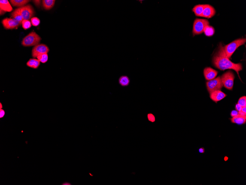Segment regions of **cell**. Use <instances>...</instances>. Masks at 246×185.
Instances as JSON below:
<instances>
[{
    "instance_id": "6da1fadb",
    "label": "cell",
    "mask_w": 246,
    "mask_h": 185,
    "mask_svg": "<svg viewBox=\"0 0 246 185\" xmlns=\"http://www.w3.org/2000/svg\"><path fill=\"white\" fill-rule=\"evenodd\" d=\"M213 62L214 66L221 70L227 69L234 70L239 76V72L242 70V66L241 63L235 64L229 60L225 53L224 47L221 44L219 46L218 52L214 55Z\"/></svg>"
},
{
    "instance_id": "7a4b0ae2",
    "label": "cell",
    "mask_w": 246,
    "mask_h": 185,
    "mask_svg": "<svg viewBox=\"0 0 246 185\" xmlns=\"http://www.w3.org/2000/svg\"><path fill=\"white\" fill-rule=\"evenodd\" d=\"M246 38H240L235 40L229 44L227 45L224 47L225 53L226 56L229 59L234 52L239 46L244 44L246 43Z\"/></svg>"
},
{
    "instance_id": "3957f363",
    "label": "cell",
    "mask_w": 246,
    "mask_h": 185,
    "mask_svg": "<svg viewBox=\"0 0 246 185\" xmlns=\"http://www.w3.org/2000/svg\"><path fill=\"white\" fill-rule=\"evenodd\" d=\"M41 40V37L38 34L32 32L23 38L22 44L25 47L35 46L39 44Z\"/></svg>"
},
{
    "instance_id": "277c9868",
    "label": "cell",
    "mask_w": 246,
    "mask_h": 185,
    "mask_svg": "<svg viewBox=\"0 0 246 185\" xmlns=\"http://www.w3.org/2000/svg\"><path fill=\"white\" fill-rule=\"evenodd\" d=\"M17 12L23 17L24 20H30L35 15L34 9L30 4L16 9Z\"/></svg>"
},
{
    "instance_id": "5b68a950",
    "label": "cell",
    "mask_w": 246,
    "mask_h": 185,
    "mask_svg": "<svg viewBox=\"0 0 246 185\" xmlns=\"http://www.w3.org/2000/svg\"><path fill=\"white\" fill-rule=\"evenodd\" d=\"M209 23L206 19H196L194 22L193 33V36L195 35H199L203 32L205 28L209 25Z\"/></svg>"
},
{
    "instance_id": "8992f818",
    "label": "cell",
    "mask_w": 246,
    "mask_h": 185,
    "mask_svg": "<svg viewBox=\"0 0 246 185\" xmlns=\"http://www.w3.org/2000/svg\"><path fill=\"white\" fill-rule=\"evenodd\" d=\"M223 86L228 90L233 89L234 75L230 71H228L223 75L221 77Z\"/></svg>"
},
{
    "instance_id": "52a82bcc",
    "label": "cell",
    "mask_w": 246,
    "mask_h": 185,
    "mask_svg": "<svg viewBox=\"0 0 246 185\" xmlns=\"http://www.w3.org/2000/svg\"><path fill=\"white\" fill-rule=\"evenodd\" d=\"M223 86L221 78L220 77L209 81L206 83L207 89L210 94L214 91L220 90Z\"/></svg>"
},
{
    "instance_id": "ba28073f",
    "label": "cell",
    "mask_w": 246,
    "mask_h": 185,
    "mask_svg": "<svg viewBox=\"0 0 246 185\" xmlns=\"http://www.w3.org/2000/svg\"><path fill=\"white\" fill-rule=\"evenodd\" d=\"M50 51L49 47L46 45L38 44L34 46L32 50V56L34 58H37L40 55L47 54Z\"/></svg>"
},
{
    "instance_id": "9c48e42d",
    "label": "cell",
    "mask_w": 246,
    "mask_h": 185,
    "mask_svg": "<svg viewBox=\"0 0 246 185\" xmlns=\"http://www.w3.org/2000/svg\"><path fill=\"white\" fill-rule=\"evenodd\" d=\"M4 29H17L22 24L14 19L6 18L3 19L1 22Z\"/></svg>"
},
{
    "instance_id": "30bf717a",
    "label": "cell",
    "mask_w": 246,
    "mask_h": 185,
    "mask_svg": "<svg viewBox=\"0 0 246 185\" xmlns=\"http://www.w3.org/2000/svg\"><path fill=\"white\" fill-rule=\"evenodd\" d=\"M227 95L221 90H216L210 93V98L215 102L221 100L226 97Z\"/></svg>"
},
{
    "instance_id": "8fae6325",
    "label": "cell",
    "mask_w": 246,
    "mask_h": 185,
    "mask_svg": "<svg viewBox=\"0 0 246 185\" xmlns=\"http://www.w3.org/2000/svg\"><path fill=\"white\" fill-rule=\"evenodd\" d=\"M217 74V71L211 68H206L204 70V75L206 80L208 81L215 78Z\"/></svg>"
},
{
    "instance_id": "7c38bea8",
    "label": "cell",
    "mask_w": 246,
    "mask_h": 185,
    "mask_svg": "<svg viewBox=\"0 0 246 185\" xmlns=\"http://www.w3.org/2000/svg\"><path fill=\"white\" fill-rule=\"evenodd\" d=\"M215 13V10L214 7L209 4H205L202 17L210 18L213 17Z\"/></svg>"
},
{
    "instance_id": "4fadbf2b",
    "label": "cell",
    "mask_w": 246,
    "mask_h": 185,
    "mask_svg": "<svg viewBox=\"0 0 246 185\" xmlns=\"http://www.w3.org/2000/svg\"><path fill=\"white\" fill-rule=\"evenodd\" d=\"M232 123L237 124L239 125L244 124L246 122V116L238 114L234 117L231 119Z\"/></svg>"
},
{
    "instance_id": "5bb4252c",
    "label": "cell",
    "mask_w": 246,
    "mask_h": 185,
    "mask_svg": "<svg viewBox=\"0 0 246 185\" xmlns=\"http://www.w3.org/2000/svg\"><path fill=\"white\" fill-rule=\"evenodd\" d=\"M0 9L6 12H10L13 10L11 5L7 0H1L0 1Z\"/></svg>"
},
{
    "instance_id": "9a60e30c",
    "label": "cell",
    "mask_w": 246,
    "mask_h": 185,
    "mask_svg": "<svg viewBox=\"0 0 246 185\" xmlns=\"http://www.w3.org/2000/svg\"><path fill=\"white\" fill-rule=\"evenodd\" d=\"M131 80L128 76L122 75L118 79L119 84L122 87H127L129 86Z\"/></svg>"
},
{
    "instance_id": "2e32d148",
    "label": "cell",
    "mask_w": 246,
    "mask_h": 185,
    "mask_svg": "<svg viewBox=\"0 0 246 185\" xmlns=\"http://www.w3.org/2000/svg\"><path fill=\"white\" fill-rule=\"evenodd\" d=\"M12 5L14 7H22L26 6L30 1L29 0H10Z\"/></svg>"
},
{
    "instance_id": "e0dca14e",
    "label": "cell",
    "mask_w": 246,
    "mask_h": 185,
    "mask_svg": "<svg viewBox=\"0 0 246 185\" xmlns=\"http://www.w3.org/2000/svg\"><path fill=\"white\" fill-rule=\"evenodd\" d=\"M40 65V61L35 58L30 59L28 61L26 64L28 67L35 69H37L39 67Z\"/></svg>"
},
{
    "instance_id": "ac0fdd59",
    "label": "cell",
    "mask_w": 246,
    "mask_h": 185,
    "mask_svg": "<svg viewBox=\"0 0 246 185\" xmlns=\"http://www.w3.org/2000/svg\"><path fill=\"white\" fill-rule=\"evenodd\" d=\"M55 0H43L42 6L43 8L46 10H50L53 8L55 5Z\"/></svg>"
},
{
    "instance_id": "d6986e66",
    "label": "cell",
    "mask_w": 246,
    "mask_h": 185,
    "mask_svg": "<svg viewBox=\"0 0 246 185\" xmlns=\"http://www.w3.org/2000/svg\"><path fill=\"white\" fill-rule=\"evenodd\" d=\"M205 7V4H198L194 7L192 9V11L196 16L202 17Z\"/></svg>"
},
{
    "instance_id": "ffe728a7",
    "label": "cell",
    "mask_w": 246,
    "mask_h": 185,
    "mask_svg": "<svg viewBox=\"0 0 246 185\" xmlns=\"http://www.w3.org/2000/svg\"><path fill=\"white\" fill-rule=\"evenodd\" d=\"M203 32L206 36L211 37L214 35L215 31L213 27L208 25L206 27L204 30Z\"/></svg>"
},
{
    "instance_id": "44dd1931",
    "label": "cell",
    "mask_w": 246,
    "mask_h": 185,
    "mask_svg": "<svg viewBox=\"0 0 246 185\" xmlns=\"http://www.w3.org/2000/svg\"><path fill=\"white\" fill-rule=\"evenodd\" d=\"M10 17L15 19L16 20H17V21L20 22L22 24V22L24 20L23 17L20 15L17 12L16 10H14V11L11 13Z\"/></svg>"
},
{
    "instance_id": "7402d4cb",
    "label": "cell",
    "mask_w": 246,
    "mask_h": 185,
    "mask_svg": "<svg viewBox=\"0 0 246 185\" xmlns=\"http://www.w3.org/2000/svg\"><path fill=\"white\" fill-rule=\"evenodd\" d=\"M48 57L47 54H44L37 57V59L42 63H45L48 60Z\"/></svg>"
},
{
    "instance_id": "603a6c76",
    "label": "cell",
    "mask_w": 246,
    "mask_h": 185,
    "mask_svg": "<svg viewBox=\"0 0 246 185\" xmlns=\"http://www.w3.org/2000/svg\"><path fill=\"white\" fill-rule=\"evenodd\" d=\"M22 27L25 30H27L31 27V23L29 20H24L22 23Z\"/></svg>"
},
{
    "instance_id": "cb8c5ba5",
    "label": "cell",
    "mask_w": 246,
    "mask_h": 185,
    "mask_svg": "<svg viewBox=\"0 0 246 185\" xmlns=\"http://www.w3.org/2000/svg\"><path fill=\"white\" fill-rule=\"evenodd\" d=\"M238 104H239L242 107H246V97H241L238 100Z\"/></svg>"
},
{
    "instance_id": "d4e9b609",
    "label": "cell",
    "mask_w": 246,
    "mask_h": 185,
    "mask_svg": "<svg viewBox=\"0 0 246 185\" xmlns=\"http://www.w3.org/2000/svg\"><path fill=\"white\" fill-rule=\"evenodd\" d=\"M31 23L33 26H37L40 25V20L37 17H33L32 19H31Z\"/></svg>"
},
{
    "instance_id": "484cf974",
    "label": "cell",
    "mask_w": 246,
    "mask_h": 185,
    "mask_svg": "<svg viewBox=\"0 0 246 185\" xmlns=\"http://www.w3.org/2000/svg\"><path fill=\"white\" fill-rule=\"evenodd\" d=\"M147 118H148V120L149 121H150L152 122H155V116L154 115L151 114V113H149V114L147 115Z\"/></svg>"
},
{
    "instance_id": "4316f807",
    "label": "cell",
    "mask_w": 246,
    "mask_h": 185,
    "mask_svg": "<svg viewBox=\"0 0 246 185\" xmlns=\"http://www.w3.org/2000/svg\"><path fill=\"white\" fill-rule=\"evenodd\" d=\"M32 1L37 7H40V6H41V1H40V0H35V1Z\"/></svg>"
},
{
    "instance_id": "83f0119b",
    "label": "cell",
    "mask_w": 246,
    "mask_h": 185,
    "mask_svg": "<svg viewBox=\"0 0 246 185\" xmlns=\"http://www.w3.org/2000/svg\"><path fill=\"white\" fill-rule=\"evenodd\" d=\"M238 114V112L236 110H232V111L231 112L230 115L231 116H232V117H234V116H236Z\"/></svg>"
},
{
    "instance_id": "f1b7e54d",
    "label": "cell",
    "mask_w": 246,
    "mask_h": 185,
    "mask_svg": "<svg viewBox=\"0 0 246 185\" xmlns=\"http://www.w3.org/2000/svg\"><path fill=\"white\" fill-rule=\"evenodd\" d=\"M242 107L239 104H237L236 105H235V110H236L238 112L242 110Z\"/></svg>"
},
{
    "instance_id": "f546056e",
    "label": "cell",
    "mask_w": 246,
    "mask_h": 185,
    "mask_svg": "<svg viewBox=\"0 0 246 185\" xmlns=\"http://www.w3.org/2000/svg\"><path fill=\"white\" fill-rule=\"evenodd\" d=\"M5 114V111H4V110L0 109V118H1L4 117Z\"/></svg>"
},
{
    "instance_id": "4dcf8cb0",
    "label": "cell",
    "mask_w": 246,
    "mask_h": 185,
    "mask_svg": "<svg viewBox=\"0 0 246 185\" xmlns=\"http://www.w3.org/2000/svg\"><path fill=\"white\" fill-rule=\"evenodd\" d=\"M199 152L200 153H205V150L203 147H201L199 149Z\"/></svg>"
},
{
    "instance_id": "1f68e13d",
    "label": "cell",
    "mask_w": 246,
    "mask_h": 185,
    "mask_svg": "<svg viewBox=\"0 0 246 185\" xmlns=\"http://www.w3.org/2000/svg\"><path fill=\"white\" fill-rule=\"evenodd\" d=\"M241 111L243 113L246 114V107H242Z\"/></svg>"
},
{
    "instance_id": "d6a6232c",
    "label": "cell",
    "mask_w": 246,
    "mask_h": 185,
    "mask_svg": "<svg viewBox=\"0 0 246 185\" xmlns=\"http://www.w3.org/2000/svg\"><path fill=\"white\" fill-rule=\"evenodd\" d=\"M1 15H4V13H6V12L3 11L1 9Z\"/></svg>"
},
{
    "instance_id": "836d02e7",
    "label": "cell",
    "mask_w": 246,
    "mask_h": 185,
    "mask_svg": "<svg viewBox=\"0 0 246 185\" xmlns=\"http://www.w3.org/2000/svg\"><path fill=\"white\" fill-rule=\"evenodd\" d=\"M3 108V106L1 103H0V109H2Z\"/></svg>"
},
{
    "instance_id": "e575fe53",
    "label": "cell",
    "mask_w": 246,
    "mask_h": 185,
    "mask_svg": "<svg viewBox=\"0 0 246 185\" xmlns=\"http://www.w3.org/2000/svg\"><path fill=\"white\" fill-rule=\"evenodd\" d=\"M62 185H71V184H69V183H66V184H65V183H64V184H63Z\"/></svg>"
}]
</instances>
